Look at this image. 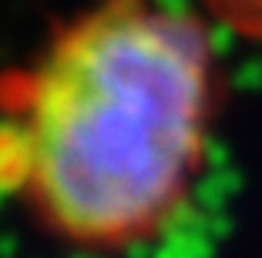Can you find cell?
<instances>
[{
    "mask_svg": "<svg viewBox=\"0 0 262 258\" xmlns=\"http://www.w3.org/2000/svg\"><path fill=\"white\" fill-rule=\"evenodd\" d=\"M208 31L141 0H104L54 40L14 128L20 184L84 245L158 231L205 134Z\"/></svg>",
    "mask_w": 262,
    "mask_h": 258,
    "instance_id": "1",
    "label": "cell"
},
{
    "mask_svg": "<svg viewBox=\"0 0 262 258\" xmlns=\"http://www.w3.org/2000/svg\"><path fill=\"white\" fill-rule=\"evenodd\" d=\"M246 188V175L239 171V165L225 168V171H205L199 181L192 184L188 198L195 201V208H202L205 215H219L225 212L232 198H239Z\"/></svg>",
    "mask_w": 262,
    "mask_h": 258,
    "instance_id": "2",
    "label": "cell"
},
{
    "mask_svg": "<svg viewBox=\"0 0 262 258\" xmlns=\"http://www.w3.org/2000/svg\"><path fill=\"white\" fill-rule=\"evenodd\" d=\"M215 4H219L222 20H229L232 27H239V31L255 27V31H262V0H215Z\"/></svg>",
    "mask_w": 262,
    "mask_h": 258,
    "instance_id": "3",
    "label": "cell"
},
{
    "mask_svg": "<svg viewBox=\"0 0 262 258\" xmlns=\"http://www.w3.org/2000/svg\"><path fill=\"white\" fill-rule=\"evenodd\" d=\"M239 27H232L229 20H219L208 27V54L212 57H232L235 44H239Z\"/></svg>",
    "mask_w": 262,
    "mask_h": 258,
    "instance_id": "4",
    "label": "cell"
},
{
    "mask_svg": "<svg viewBox=\"0 0 262 258\" xmlns=\"http://www.w3.org/2000/svg\"><path fill=\"white\" fill-rule=\"evenodd\" d=\"M199 158H202V165H205L208 171H225V168L235 165L232 148L225 145V141H219V137H205V145H202Z\"/></svg>",
    "mask_w": 262,
    "mask_h": 258,
    "instance_id": "5",
    "label": "cell"
},
{
    "mask_svg": "<svg viewBox=\"0 0 262 258\" xmlns=\"http://www.w3.org/2000/svg\"><path fill=\"white\" fill-rule=\"evenodd\" d=\"M232 84H235V91L242 94H255L262 91V57H252V61H242L232 74Z\"/></svg>",
    "mask_w": 262,
    "mask_h": 258,
    "instance_id": "6",
    "label": "cell"
},
{
    "mask_svg": "<svg viewBox=\"0 0 262 258\" xmlns=\"http://www.w3.org/2000/svg\"><path fill=\"white\" fill-rule=\"evenodd\" d=\"M232 231H235V221H232L229 212H219V215H208L205 221V235L212 238V242H225V238H232Z\"/></svg>",
    "mask_w": 262,
    "mask_h": 258,
    "instance_id": "7",
    "label": "cell"
}]
</instances>
